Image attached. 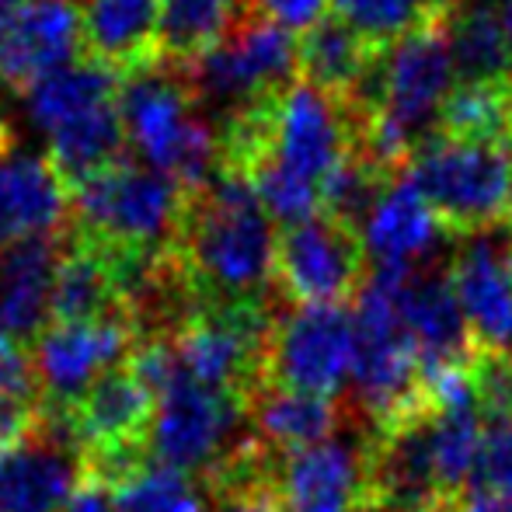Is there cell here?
Wrapping results in <instances>:
<instances>
[{
	"label": "cell",
	"mask_w": 512,
	"mask_h": 512,
	"mask_svg": "<svg viewBox=\"0 0 512 512\" xmlns=\"http://www.w3.org/2000/svg\"><path fill=\"white\" fill-rule=\"evenodd\" d=\"M84 53L81 0H18L0 32V88L28 91Z\"/></svg>",
	"instance_id": "obj_11"
},
{
	"label": "cell",
	"mask_w": 512,
	"mask_h": 512,
	"mask_svg": "<svg viewBox=\"0 0 512 512\" xmlns=\"http://www.w3.org/2000/svg\"><path fill=\"white\" fill-rule=\"evenodd\" d=\"M401 314L415 335L422 373L457 366L471 356L474 342L450 269H408L401 279Z\"/></svg>",
	"instance_id": "obj_17"
},
{
	"label": "cell",
	"mask_w": 512,
	"mask_h": 512,
	"mask_svg": "<svg viewBox=\"0 0 512 512\" xmlns=\"http://www.w3.org/2000/svg\"><path fill=\"white\" fill-rule=\"evenodd\" d=\"M405 178L450 237L512 230V136L432 129L405 161Z\"/></svg>",
	"instance_id": "obj_2"
},
{
	"label": "cell",
	"mask_w": 512,
	"mask_h": 512,
	"mask_svg": "<svg viewBox=\"0 0 512 512\" xmlns=\"http://www.w3.org/2000/svg\"><path fill=\"white\" fill-rule=\"evenodd\" d=\"M63 512H115L112 485L84 471V481L77 485V492L70 495V502L63 506Z\"/></svg>",
	"instance_id": "obj_33"
},
{
	"label": "cell",
	"mask_w": 512,
	"mask_h": 512,
	"mask_svg": "<svg viewBox=\"0 0 512 512\" xmlns=\"http://www.w3.org/2000/svg\"><path fill=\"white\" fill-rule=\"evenodd\" d=\"M276 237L255 185L220 168L189 196L171 255L199 300H272Z\"/></svg>",
	"instance_id": "obj_1"
},
{
	"label": "cell",
	"mask_w": 512,
	"mask_h": 512,
	"mask_svg": "<svg viewBox=\"0 0 512 512\" xmlns=\"http://www.w3.org/2000/svg\"><path fill=\"white\" fill-rule=\"evenodd\" d=\"M185 206L189 192L175 178L122 157L70 192V230L112 255H168Z\"/></svg>",
	"instance_id": "obj_4"
},
{
	"label": "cell",
	"mask_w": 512,
	"mask_h": 512,
	"mask_svg": "<svg viewBox=\"0 0 512 512\" xmlns=\"http://www.w3.org/2000/svg\"><path fill=\"white\" fill-rule=\"evenodd\" d=\"M464 492H485L512 502V422H488L481 432L478 460Z\"/></svg>",
	"instance_id": "obj_31"
},
{
	"label": "cell",
	"mask_w": 512,
	"mask_h": 512,
	"mask_svg": "<svg viewBox=\"0 0 512 512\" xmlns=\"http://www.w3.org/2000/svg\"><path fill=\"white\" fill-rule=\"evenodd\" d=\"M70 185L49 157L4 150L0 154V251L53 237L70 227Z\"/></svg>",
	"instance_id": "obj_14"
},
{
	"label": "cell",
	"mask_w": 512,
	"mask_h": 512,
	"mask_svg": "<svg viewBox=\"0 0 512 512\" xmlns=\"http://www.w3.org/2000/svg\"><path fill=\"white\" fill-rule=\"evenodd\" d=\"M14 7H18V0H0V32H4V25L11 21Z\"/></svg>",
	"instance_id": "obj_35"
},
{
	"label": "cell",
	"mask_w": 512,
	"mask_h": 512,
	"mask_svg": "<svg viewBox=\"0 0 512 512\" xmlns=\"http://www.w3.org/2000/svg\"><path fill=\"white\" fill-rule=\"evenodd\" d=\"M115 105L140 161L175 178L189 196L220 171V136L196 112L199 102L182 70L161 63L136 70L119 84Z\"/></svg>",
	"instance_id": "obj_3"
},
{
	"label": "cell",
	"mask_w": 512,
	"mask_h": 512,
	"mask_svg": "<svg viewBox=\"0 0 512 512\" xmlns=\"http://www.w3.org/2000/svg\"><path fill=\"white\" fill-rule=\"evenodd\" d=\"M115 492V512H206V492L185 471L157 460H143L129 471Z\"/></svg>",
	"instance_id": "obj_28"
},
{
	"label": "cell",
	"mask_w": 512,
	"mask_h": 512,
	"mask_svg": "<svg viewBox=\"0 0 512 512\" xmlns=\"http://www.w3.org/2000/svg\"><path fill=\"white\" fill-rule=\"evenodd\" d=\"M136 335L129 321H53L35 338L32 363L39 373L42 405L77 408V401L91 391L102 373L126 363Z\"/></svg>",
	"instance_id": "obj_10"
},
{
	"label": "cell",
	"mask_w": 512,
	"mask_h": 512,
	"mask_svg": "<svg viewBox=\"0 0 512 512\" xmlns=\"http://www.w3.org/2000/svg\"><path fill=\"white\" fill-rule=\"evenodd\" d=\"M467 377L481 418L512 422V352L474 345L467 356Z\"/></svg>",
	"instance_id": "obj_30"
},
{
	"label": "cell",
	"mask_w": 512,
	"mask_h": 512,
	"mask_svg": "<svg viewBox=\"0 0 512 512\" xmlns=\"http://www.w3.org/2000/svg\"><path fill=\"white\" fill-rule=\"evenodd\" d=\"M356 363V317L345 304L290 307L272 317L262 384L335 398Z\"/></svg>",
	"instance_id": "obj_8"
},
{
	"label": "cell",
	"mask_w": 512,
	"mask_h": 512,
	"mask_svg": "<svg viewBox=\"0 0 512 512\" xmlns=\"http://www.w3.org/2000/svg\"><path fill=\"white\" fill-rule=\"evenodd\" d=\"M84 481V446L67 408L42 405L35 425L0 450V512H63Z\"/></svg>",
	"instance_id": "obj_9"
},
{
	"label": "cell",
	"mask_w": 512,
	"mask_h": 512,
	"mask_svg": "<svg viewBox=\"0 0 512 512\" xmlns=\"http://www.w3.org/2000/svg\"><path fill=\"white\" fill-rule=\"evenodd\" d=\"M251 422L258 439L276 453H293L328 439L342 422L335 398H317L304 391H286V387L258 384L248 398Z\"/></svg>",
	"instance_id": "obj_22"
},
{
	"label": "cell",
	"mask_w": 512,
	"mask_h": 512,
	"mask_svg": "<svg viewBox=\"0 0 512 512\" xmlns=\"http://www.w3.org/2000/svg\"><path fill=\"white\" fill-rule=\"evenodd\" d=\"M46 143H49V164L60 171V178L74 192L91 175H98L108 164L126 157V129H122L119 105L105 102L88 108L77 119L56 126L46 136Z\"/></svg>",
	"instance_id": "obj_24"
},
{
	"label": "cell",
	"mask_w": 512,
	"mask_h": 512,
	"mask_svg": "<svg viewBox=\"0 0 512 512\" xmlns=\"http://www.w3.org/2000/svg\"><path fill=\"white\" fill-rule=\"evenodd\" d=\"M84 56L129 77L154 67L161 0H81Z\"/></svg>",
	"instance_id": "obj_19"
},
{
	"label": "cell",
	"mask_w": 512,
	"mask_h": 512,
	"mask_svg": "<svg viewBox=\"0 0 512 512\" xmlns=\"http://www.w3.org/2000/svg\"><path fill=\"white\" fill-rule=\"evenodd\" d=\"M42 411V387L25 345L0 338V446L21 439Z\"/></svg>",
	"instance_id": "obj_29"
},
{
	"label": "cell",
	"mask_w": 512,
	"mask_h": 512,
	"mask_svg": "<svg viewBox=\"0 0 512 512\" xmlns=\"http://www.w3.org/2000/svg\"><path fill=\"white\" fill-rule=\"evenodd\" d=\"M436 234L443 230L418 189L405 178V171L394 178L370 220L363 223L366 251L380 269H418V262L436 244Z\"/></svg>",
	"instance_id": "obj_20"
},
{
	"label": "cell",
	"mask_w": 512,
	"mask_h": 512,
	"mask_svg": "<svg viewBox=\"0 0 512 512\" xmlns=\"http://www.w3.org/2000/svg\"><path fill=\"white\" fill-rule=\"evenodd\" d=\"M248 418V394L199 384L178 363L175 377L154 394L147 453L157 464L209 478L244 446L241 425Z\"/></svg>",
	"instance_id": "obj_5"
},
{
	"label": "cell",
	"mask_w": 512,
	"mask_h": 512,
	"mask_svg": "<svg viewBox=\"0 0 512 512\" xmlns=\"http://www.w3.org/2000/svg\"><path fill=\"white\" fill-rule=\"evenodd\" d=\"M223 512H286L276 488H241V492H223Z\"/></svg>",
	"instance_id": "obj_34"
},
{
	"label": "cell",
	"mask_w": 512,
	"mask_h": 512,
	"mask_svg": "<svg viewBox=\"0 0 512 512\" xmlns=\"http://www.w3.org/2000/svg\"><path fill=\"white\" fill-rule=\"evenodd\" d=\"M67 230L0 251V338L28 345L53 324V279Z\"/></svg>",
	"instance_id": "obj_16"
},
{
	"label": "cell",
	"mask_w": 512,
	"mask_h": 512,
	"mask_svg": "<svg viewBox=\"0 0 512 512\" xmlns=\"http://www.w3.org/2000/svg\"><path fill=\"white\" fill-rule=\"evenodd\" d=\"M122 317V297L112 258L95 241L67 230L53 279V321H108Z\"/></svg>",
	"instance_id": "obj_21"
},
{
	"label": "cell",
	"mask_w": 512,
	"mask_h": 512,
	"mask_svg": "<svg viewBox=\"0 0 512 512\" xmlns=\"http://www.w3.org/2000/svg\"><path fill=\"white\" fill-rule=\"evenodd\" d=\"M370 279L363 230L328 213H314L279 230L272 293L290 307L349 304Z\"/></svg>",
	"instance_id": "obj_7"
},
{
	"label": "cell",
	"mask_w": 512,
	"mask_h": 512,
	"mask_svg": "<svg viewBox=\"0 0 512 512\" xmlns=\"http://www.w3.org/2000/svg\"><path fill=\"white\" fill-rule=\"evenodd\" d=\"M331 11L349 21L370 46L391 49L418 32L450 28L464 0H331Z\"/></svg>",
	"instance_id": "obj_26"
},
{
	"label": "cell",
	"mask_w": 512,
	"mask_h": 512,
	"mask_svg": "<svg viewBox=\"0 0 512 512\" xmlns=\"http://www.w3.org/2000/svg\"><path fill=\"white\" fill-rule=\"evenodd\" d=\"M380 53L384 49L370 46L349 21L328 7L297 35V77L338 102H352Z\"/></svg>",
	"instance_id": "obj_18"
},
{
	"label": "cell",
	"mask_w": 512,
	"mask_h": 512,
	"mask_svg": "<svg viewBox=\"0 0 512 512\" xmlns=\"http://www.w3.org/2000/svg\"><path fill=\"white\" fill-rule=\"evenodd\" d=\"M450 53L457 81L512 77V46L502 7H464L450 25Z\"/></svg>",
	"instance_id": "obj_27"
},
{
	"label": "cell",
	"mask_w": 512,
	"mask_h": 512,
	"mask_svg": "<svg viewBox=\"0 0 512 512\" xmlns=\"http://www.w3.org/2000/svg\"><path fill=\"white\" fill-rule=\"evenodd\" d=\"M471 342L512 352V234H478L450 262Z\"/></svg>",
	"instance_id": "obj_13"
},
{
	"label": "cell",
	"mask_w": 512,
	"mask_h": 512,
	"mask_svg": "<svg viewBox=\"0 0 512 512\" xmlns=\"http://www.w3.org/2000/svg\"><path fill=\"white\" fill-rule=\"evenodd\" d=\"M244 4H248L251 11L265 14L269 21H276V25L290 28L293 35H300L328 11L331 0H244Z\"/></svg>",
	"instance_id": "obj_32"
},
{
	"label": "cell",
	"mask_w": 512,
	"mask_h": 512,
	"mask_svg": "<svg viewBox=\"0 0 512 512\" xmlns=\"http://www.w3.org/2000/svg\"><path fill=\"white\" fill-rule=\"evenodd\" d=\"M182 74L199 108L209 105L223 122L297 77V35L244 4L227 39Z\"/></svg>",
	"instance_id": "obj_6"
},
{
	"label": "cell",
	"mask_w": 512,
	"mask_h": 512,
	"mask_svg": "<svg viewBox=\"0 0 512 512\" xmlns=\"http://www.w3.org/2000/svg\"><path fill=\"white\" fill-rule=\"evenodd\" d=\"M272 485L286 512H356L366 488V446L328 436L279 453Z\"/></svg>",
	"instance_id": "obj_12"
},
{
	"label": "cell",
	"mask_w": 512,
	"mask_h": 512,
	"mask_svg": "<svg viewBox=\"0 0 512 512\" xmlns=\"http://www.w3.org/2000/svg\"><path fill=\"white\" fill-rule=\"evenodd\" d=\"M244 14V0H161L154 56L161 67L189 70L220 46Z\"/></svg>",
	"instance_id": "obj_23"
},
{
	"label": "cell",
	"mask_w": 512,
	"mask_h": 512,
	"mask_svg": "<svg viewBox=\"0 0 512 512\" xmlns=\"http://www.w3.org/2000/svg\"><path fill=\"white\" fill-rule=\"evenodd\" d=\"M0 450H4V446H0Z\"/></svg>",
	"instance_id": "obj_36"
},
{
	"label": "cell",
	"mask_w": 512,
	"mask_h": 512,
	"mask_svg": "<svg viewBox=\"0 0 512 512\" xmlns=\"http://www.w3.org/2000/svg\"><path fill=\"white\" fill-rule=\"evenodd\" d=\"M21 95H25L32 126L49 136L56 126L77 119L88 108L115 102V95H119V74L102 67L98 60H91V56H81L70 67H60L49 77H42V81H35Z\"/></svg>",
	"instance_id": "obj_25"
},
{
	"label": "cell",
	"mask_w": 512,
	"mask_h": 512,
	"mask_svg": "<svg viewBox=\"0 0 512 512\" xmlns=\"http://www.w3.org/2000/svg\"><path fill=\"white\" fill-rule=\"evenodd\" d=\"M84 457L147 446L150 418H154V391L140 373L126 363L112 366L91 384V391L70 408Z\"/></svg>",
	"instance_id": "obj_15"
}]
</instances>
